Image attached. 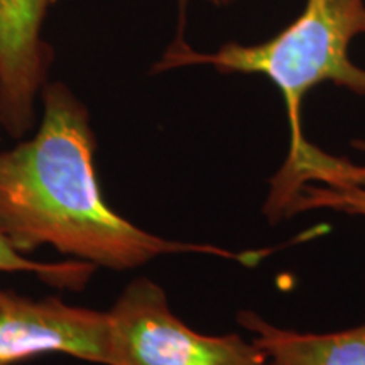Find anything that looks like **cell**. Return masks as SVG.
<instances>
[{
	"label": "cell",
	"instance_id": "ba28073f",
	"mask_svg": "<svg viewBox=\"0 0 365 365\" xmlns=\"http://www.w3.org/2000/svg\"><path fill=\"white\" fill-rule=\"evenodd\" d=\"M352 144L355 149L365 153V139H357ZM318 208L365 217V186L331 188L325 185H307L299 196L298 205H296V213Z\"/></svg>",
	"mask_w": 365,
	"mask_h": 365
},
{
	"label": "cell",
	"instance_id": "6da1fadb",
	"mask_svg": "<svg viewBox=\"0 0 365 365\" xmlns=\"http://www.w3.org/2000/svg\"><path fill=\"white\" fill-rule=\"evenodd\" d=\"M97 137L86 105L66 83L49 81L31 137L0 153V234L17 252L43 245L97 267L127 271L166 254H210L255 266L271 250H230L168 240L143 230L105 200Z\"/></svg>",
	"mask_w": 365,
	"mask_h": 365
},
{
	"label": "cell",
	"instance_id": "9c48e42d",
	"mask_svg": "<svg viewBox=\"0 0 365 365\" xmlns=\"http://www.w3.org/2000/svg\"><path fill=\"white\" fill-rule=\"evenodd\" d=\"M205 2L212 4V6H215V7H228V6H232L235 0H205Z\"/></svg>",
	"mask_w": 365,
	"mask_h": 365
},
{
	"label": "cell",
	"instance_id": "8992f818",
	"mask_svg": "<svg viewBox=\"0 0 365 365\" xmlns=\"http://www.w3.org/2000/svg\"><path fill=\"white\" fill-rule=\"evenodd\" d=\"M237 322L276 365H365V323L333 333H303L272 325L254 312H240Z\"/></svg>",
	"mask_w": 365,
	"mask_h": 365
},
{
	"label": "cell",
	"instance_id": "277c9868",
	"mask_svg": "<svg viewBox=\"0 0 365 365\" xmlns=\"http://www.w3.org/2000/svg\"><path fill=\"white\" fill-rule=\"evenodd\" d=\"M53 354L105 365L107 312L71 307L59 298H27L0 287V365Z\"/></svg>",
	"mask_w": 365,
	"mask_h": 365
},
{
	"label": "cell",
	"instance_id": "30bf717a",
	"mask_svg": "<svg viewBox=\"0 0 365 365\" xmlns=\"http://www.w3.org/2000/svg\"><path fill=\"white\" fill-rule=\"evenodd\" d=\"M266 365H276V364H272V362H269V360H267V364Z\"/></svg>",
	"mask_w": 365,
	"mask_h": 365
},
{
	"label": "cell",
	"instance_id": "7a4b0ae2",
	"mask_svg": "<svg viewBox=\"0 0 365 365\" xmlns=\"http://www.w3.org/2000/svg\"><path fill=\"white\" fill-rule=\"evenodd\" d=\"M365 34V0H307L303 12L279 34L257 44L227 43L202 53L181 33L153 66L164 73L185 66H212L220 73L264 75L281 91L289 124V153L269 181L264 213L271 223L296 215L312 181L350 188L365 186V166L331 156L304 137L301 108L309 90L330 83L365 95V70L350 59V44Z\"/></svg>",
	"mask_w": 365,
	"mask_h": 365
},
{
	"label": "cell",
	"instance_id": "3957f363",
	"mask_svg": "<svg viewBox=\"0 0 365 365\" xmlns=\"http://www.w3.org/2000/svg\"><path fill=\"white\" fill-rule=\"evenodd\" d=\"M266 354L239 333L203 335L171 312L166 293L139 277L107 312L105 365H266Z\"/></svg>",
	"mask_w": 365,
	"mask_h": 365
},
{
	"label": "cell",
	"instance_id": "5b68a950",
	"mask_svg": "<svg viewBox=\"0 0 365 365\" xmlns=\"http://www.w3.org/2000/svg\"><path fill=\"white\" fill-rule=\"evenodd\" d=\"M59 0H0V127L24 139L38 124L54 49L44 26Z\"/></svg>",
	"mask_w": 365,
	"mask_h": 365
},
{
	"label": "cell",
	"instance_id": "52a82bcc",
	"mask_svg": "<svg viewBox=\"0 0 365 365\" xmlns=\"http://www.w3.org/2000/svg\"><path fill=\"white\" fill-rule=\"evenodd\" d=\"M97 266L90 262L71 261L66 262H38L27 255L17 252L6 237L0 234V272H29L38 276L39 279L51 282L53 286L61 289H81Z\"/></svg>",
	"mask_w": 365,
	"mask_h": 365
}]
</instances>
